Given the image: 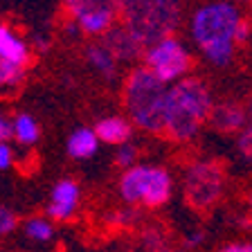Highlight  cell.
I'll list each match as a JSON object with an SVG mask.
<instances>
[{
	"label": "cell",
	"instance_id": "24",
	"mask_svg": "<svg viewBox=\"0 0 252 252\" xmlns=\"http://www.w3.org/2000/svg\"><path fill=\"white\" fill-rule=\"evenodd\" d=\"M214 252H252V243L248 241H230V243H223L219 250Z\"/></svg>",
	"mask_w": 252,
	"mask_h": 252
},
{
	"label": "cell",
	"instance_id": "21",
	"mask_svg": "<svg viewBox=\"0 0 252 252\" xmlns=\"http://www.w3.org/2000/svg\"><path fill=\"white\" fill-rule=\"evenodd\" d=\"M236 147H239V153L252 162V126H246L241 131V135L236 140Z\"/></svg>",
	"mask_w": 252,
	"mask_h": 252
},
{
	"label": "cell",
	"instance_id": "30",
	"mask_svg": "<svg viewBox=\"0 0 252 252\" xmlns=\"http://www.w3.org/2000/svg\"><path fill=\"white\" fill-rule=\"evenodd\" d=\"M248 205H250V210H252V189L248 191Z\"/></svg>",
	"mask_w": 252,
	"mask_h": 252
},
{
	"label": "cell",
	"instance_id": "22",
	"mask_svg": "<svg viewBox=\"0 0 252 252\" xmlns=\"http://www.w3.org/2000/svg\"><path fill=\"white\" fill-rule=\"evenodd\" d=\"M144 243H147L149 250L158 252L162 250L164 246V230H147L144 232Z\"/></svg>",
	"mask_w": 252,
	"mask_h": 252
},
{
	"label": "cell",
	"instance_id": "29",
	"mask_svg": "<svg viewBox=\"0 0 252 252\" xmlns=\"http://www.w3.org/2000/svg\"><path fill=\"white\" fill-rule=\"evenodd\" d=\"M223 2H230V5H234V2H252V0H223Z\"/></svg>",
	"mask_w": 252,
	"mask_h": 252
},
{
	"label": "cell",
	"instance_id": "20",
	"mask_svg": "<svg viewBox=\"0 0 252 252\" xmlns=\"http://www.w3.org/2000/svg\"><path fill=\"white\" fill-rule=\"evenodd\" d=\"M16 225H18L16 214L9 210V207H2V205H0V236H5V234H9V232H14Z\"/></svg>",
	"mask_w": 252,
	"mask_h": 252
},
{
	"label": "cell",
	"instance_id": "27",
	"mask_svg": "<svg viewBox=\"0 0 252 252\" xmlns=\"http://www.w3.org/2000/svg\"><path fill=\"white\" fill-rule=\"evenodd\" d=\"M203 239H205L203 232L194 230V232H189V234H187V239H185V246H187V248H196L198 243H203Z\"/></svg>",
	"mask_w": 252,
	"mask_h": 252
},
{
	"label": "cell",
	"instance_id": "1",
	"mask_svg": "<svg viewBox=\"0 0 252 252\" xmlns=\"http://www.w3.org/2000/svg\"><path fill=\"white\" fill-rule=\"evenodd\" d=\"M241 21L243 16L234 5L216 0V2H207V5L198 7L191 14L189 34L198 45L200 54L212 65L225 68L234 59L236 30H239Z\"/></svg>",
	"mask_w": 252,
	"mask_h": 252
},
{
	"label": "cell",
	"instance_id": "23",
	"mask_svg": "<svg viewBox=\"0 0 252 252\" xmlns=\"http://www.w3.org/2000/svg\"><path fill=\"white\" fill-rule=\"evenodd\" d=\"M14 149L9 142H0V171H7L9 167H14Z\"/></svg>",
	"mask_w": 252,
	"mask_h": 252
},
{
	"label": "cell",
	"instance_id": "18",
	"mask_svg": "<svg viewBox=\"0 0 252 252\" xmlns=\"http://www.w3.org/2000/svg\"><path fill=\"white\" fill-rule=\"evenodd\" d=\"M106 220L115 227H131L140 220V210L126 205V207H120V210H113L108 216H106Z\"/></svg>",
	"mask_w": 252,
	"mask_h": 252
},
{
	"label": "cell",
	"instance_id": "4",
	"mask_svg": "<svg viewBox=\"0 0 252 252\" xmlns=\"http://www.w3.org/2000/svg\"><path fill=\"white\" fill-rule=\"evenodd\" d=\"M183 21L180 0H124L120 7V25L126 27L144 45L173 36Z\"/></svg>",
	"mask_w": 252,
	"mask_h": 252
},
{
	"label": "cell",
	"instance_id": "2",
	"mask_svg": "<svg viewBox=\"0 0 252 252\" xmlns=\"http://www.w3.org/2000/svg\"><path fill=\"white\" fill-rule=\"evenodd\" d=\"M214 99L210 86L200 77H185L178 84L169 86L164 106V135L169 140L189 142L210 122Z\"/></svg>",
	"mask_w": 252,
	"mask_h": 252
},
{
	"label": "cell",
	"instance_id": "3",
	"mask_svg": "<svg viewBox=\"0 0 252 252\" xmlns=\"http://www.w3.org/2000/svg\"><path fill=\"white\" fill-rule=\"evenodd\" d=\"M167 93L169 86H164L144 65H135L128 70L122 84V106L131 124L144 133L162 135Z\"/></svg>",
	"mask_w": 252,
	"mask_h": 252
},
{
	"label": "cell",
	"instance_id": "5",
	"mask_svg": "<svg viewBox=\"0 0 252 252\" xmlns=\"http://www.w3.org/2000/svg\"><path fill=\"white\" fill-rule=\"evenodd\" d=\"M120 196L131 207H162L173 191V178L164 167L135 164L120 178Z\"/></svg>",
	"mask_w": 252,
	"mask_h": 252
},
{
	"label": "cell",
	"instance_id": "14",
	"mask_svg": "<svg viewBox=\"0 0 252 252\" xmlns=\"http://www.w3.org/2000/svg\"><path fill=\"white\" fill-rule=\"evenodd\" d=\"M99 137L94 133V128L90 126H79L68 135L65 142V153H68L72 160H88L94 153L99 151Z\"/></svg>",
	"mask_w": 252,
	"mask_h": 252
},
{
	"label": "cell",
	"instance_id": "15",
	"mask_svg": "<svg viewBox=\"0 0 252 252\" xmlns=\"http://www.w3.org/2000/svg\"><path fill=\"white\" fill-rule=\"evenodd\" d=\"M11 140L23 147H34L41 140V124L30 113H18L11 117Z\"/></svg>",
	"mask_w": 252,
	"mask_h": 252
},
{
	"label": "cell",
	"instance_id": "8",
	"mask_svg": "<svg viewBox=\"0 0 252 252\" xmlns=\"http://www.w3.org/2000/svg\"><path fill=\"white\" fill-rule=\"evenodd\" d=\"M81 203V187L77 180L72 178H61L54 183L52 191H50V200H47V216L54 220H70L79 210Z\"/></svg>",
	"mask_w": 252,
	"mask_h": 252
},
{
	"label": "cell",
	"instance_id": "17",
	"mask_svg": "<svg viewBox=\"0 0 252 252\" xmlns=\"http://www.w3.org/2000/svg\"><path fill=\"white\" fill-rule=\"evenodd\" d=\"M25 74L27 68H21V65H14V63H7L0 59V93L2 90H16L25 81Z\"/></svg>",
	"mask_w": 252,
	"mask_h": 252
},
{
	"label": "cell",
	"instance_id": "10",
	"mask_svg": "<svg viewBox=\"0 0 252 252\" xmlns=\"http://www.w3.org/2000/svg\"><path fill=\"white\" fill-rule=\"evenodd\" d=\"M0 59L21 68H27V63L32 61V50L27 41L7 23H0Z\"/></svg>",
	"mask_w": 252,
	"mask_h": 252
},
{
	"label": "cell",
	"instance_id": "26",
	"mask_svg": "<svg viewBox=\"0 0 252 252\" xmlns=\"http://www.w3.org/2000/svg\"><path fill=\"white\" fill-rule=\"evenodd\" d=\"M124 0H88V5H94V7H106V9H113L120 14V7Z\"/></svg>",
	"mask_w": 252,
	"mask_h": 252
},
{
	"label": "cell",
	"instance_id": "9",
	"mask_svg": "<svg viewBox=\"0 0 252 252\" xmlns=\"http://www.w3.org/2000/svg\"><path fill=\"white\" fill-rule=\"evenodd\" d=\"M99 41L113 52L117 63H131V61H137V59L144 57V45H142L126 27H122L120 23H117L104 38H99Z\"/></svg>",
	"mask_w": 252,
	"mask_h": 252
},
{
	"label": "cell",
	"instance_id": "19",
	"mask_svg": "<svg viewBox=\"0 0 252 252\" xmlns=\"http://www.w3.org/2000/svg\"><path fill=\"white\" fill-rule=\"evenodd\" d=\"M137 158H140V149H137L133 142H126V144L117 147V151H115V164L126 171V169L135 167V164H137Z\"/></svg>",
	"mask_w": 252,
	"mask_h": 252
},
{
	"label": "cell",
	"instance_id": "13",
	"mask_svg": "<svg viewBox=\"0 0 252 252\" xmlns=\"http://www.w3.org/2000/svg\"><path fill=\"white\" fill-rule=\"evenodd\" d=\"M84 59L90 68L99 74L101 79H106V81L117 77L120 63H117V59L113 57V52H110L101 41H90L88 45L84 47Z\"/></svg>",
	"mask_w": 252,
	"mask_h": 252
},
{
	"label": "cell",
	"instance_id": "25",
	"mask_svg": "<svg viewBox=\"0 0 252 252\" xmlns=\"http://www.w3.org/2000/svg\"><path fill=\"white\" fill-rule=\"evenodd\" d=\"M11 140V120L0 110V142Z\"/></svg>",
	"mask_w": 252,
	"mask_h": 252
},
{
	"label": "cell",
	"instance_id": "16",
	"mask_svg": "<svg viewBox=\"0 0 252 252\" xmlns=\"http://www.w3.org/2000/svg\"><path fill=\"white\" fill-rule=\"evenodd\" d=\"M27 239L38 243H45L54 236V225L50 219H43V216H32V219L25 220V227H23Z\"/></svg>",
	"mask_w": 252,
	"mask_h": 252
},
{
	"label": "cell",
	"instance_id": "28",
	"mask_svg": "<svg viewBox=\"0 0 252 252\" xmlns=\"http://www.w3.org/2000/svg\"><path fill=\"white\" fill-rule=\"evenodd\" d=\"M248 38H250V25H248V21H241V25L236 30V43H246Z\"/></svg>",
	"mask_w": 252,
	"mask_h": 252
},
{
	"label": "cell",
	"instance_id": "12",
	"mask_svg": "<svg viewBox=\"0 0 252 252\" xmlns=\"http://www.w3.org/2000/svg\"><path fill=\"white\" fill-rule=\"evenodd\" d=\"M101 144H113V147H122L126 142H131L133 137V124L128 117L122 115H108L101 117L97 124L93 126Z\"/></svg>",
	"mask_w": 252,
	"mask_h": 252
},
{
	"label": "cell",
	"instance_id": "11",
	"mask_svg": "<svg viewBox=\"0 0 252 252\" xmlns=\"http://www.w3.org/2000/svg\"><path fill=\"white\" fill-rule=\"evenodd\" d=\"M248 113L239 101H220L214 104L210 115L212 128H216L219 133H236L246 128Z\"/></svg>",
	"mask_w": 252,
	"mask_h": 252
},
{
	"label": "cell",
	"instance_id": "7",
	"mask_svg": "<svg viewBox=\"0 0 252 252\" xmlns=\"http://www.w3.org/2000/svg\"><path fill=\"white\" fill-rule=\"evenodd\" d=\"M142 61H144L142 65L147 70H151L164 86H173L178 84L180 79L187 77L194 59H191V52H189L187 45L180 38L169 36L149 45L144 50Z\"/></svg>",
	"mask_w": 252,
	"mask_h": 252
},
{
	"label": "cell",
	"instance_id": "6",
	"mask_svg": "<svg viewBox=\"0 0 252 252\" xmlns=\"http://www.w3.org/2000/svg\"><path fill=\"white\" fill-rule=\"evenodd\" d=\"M225 191V169L216 160H196L185 169L183 196L194 212H210Z\"/></svg>",
	"mask_w": 252,
	"mask_h": 252
},
{
	"label": "cell",
	"instance_id": "31",
	"mask_svg": "<svg viewBox=\"0 0 252 252\" xmlns=\"http://www.w3.org/2000/svg\"><path fill=\"white\" fill-rule=\"evenodd\" d=\"M250 115H252V101H250Z\"/></svg>",
	"mask_w": 252,
	"mask_h": 252
}]
</instances>
